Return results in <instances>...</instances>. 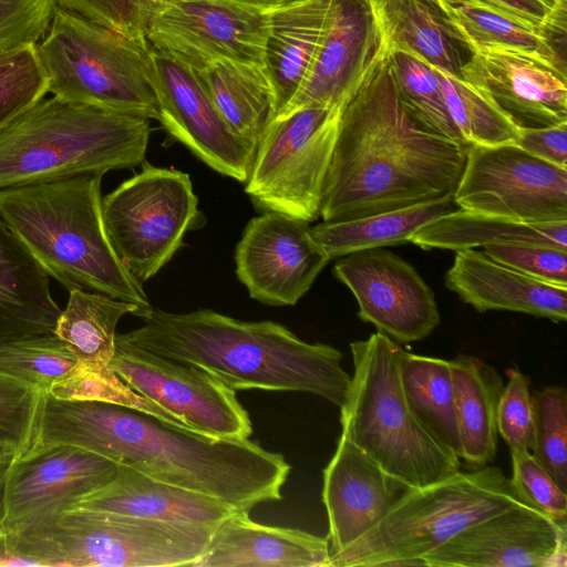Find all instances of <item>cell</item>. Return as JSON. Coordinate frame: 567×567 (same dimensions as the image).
<instances>
[{"instance_id": "obj_16", "label": "cell", "mask_w": 567, "mask_h": 567, "mask_svg": "<svg viewBox=\"0 0 567 567\" xmlns=\"http://www.w3.org/2000/svg\"><path fill=\"white\" fill-rule=\"evenodd\" d=\"M332 274L354 296L359 318L398 343L420 341L440 324L430 286L390 250L371 248L340 257Z\"/></svg>"}, {"instance_id": "obj_5", "label": "cell", "mask_w": 567, "mask_h": 567, "mask_svg": "<svg viewBox=\"0 0 567 567\" xmlns=\"http://www.w3.org/2000/svg\"><path fill=\"white\" fill-rule=\"evenodd\" d=\"M151 131L147 118L43 97L0 132V190L135 167Z\"/></svg>"}, {"instance_id": "obj_13", "label": "cell", "mask_w": 567, "mask_h": 567, "mask_svg": "<svg viewBox=\"0 0 567 567\" xmlns=\"http://www.w3.org/2000/svg\"><path fill=\"white\" fill-rule=\"evenodd\" d=\"M111 370L187 429L214 439L245 440L252 433L235 390L207 371L115 339Z\"/></svg>"}, {"instance_id": "obj_27", "label": "cell", "mask_w": 567, "mask_h": 567, "mask_svg": "<svg viewBox=\"0 0 567 567\" xmlns=\"http://www.w3.org/2000/svg\"><path fill=\"white\" fill-rule=\"evenodd\" d=\"M331 0H295L267 9L265 69L275 96V117L301 86L321 44Z\"/></svg>"}, {"instance_id": "obj_47", "label": "cell", "mask_w": 567, "mask_h": 567, "mask_svg": "<svg viewBox=\"0 0 567 567\" xmlns=\"http://www.w3.org/2000/svg\"><path fill=\"white\" fill-rule=\"evenodd\" d=\"M526 153L567 168V122L538 128H520L515 143Z\"/></svg>"}, {"instance_id": "obj_35", "label": "cell", "mask_w": 567, "mask_h": 567, "mask_svg": "<svg viewBox=\"0 0 567 567\" xmlns=\"http://www.w3.org/2000/svg\"><path fill=\"white\" fill-rule=\"evenodd\" d=\"M401 379L416 419L443 446L461 458L450 361L405 351Z\"/></svg>"}, {"instance_id": "obj_24", "label": "cell", "mask_w": 567, "mask_h": 567, "mask_svg": "<svg viewBox=\"0 0 567 567\" xmlns=\"http://www.w3.org/2000/svg\"><path fill=\"white\" fill-rule=\"evenodd\" d=\"M190 567H330L328 538L267 526L235 512L214 530Z\"/></svg>"}, {"instance_id": "obj_18", "label": "cell", "mask_w": 567, "mask_h": 567, "mask_svg": "<svg viewBox=\"0 0 567 567\" xmlns=\"http://www.w3.org/2000/svg\"><path fill=\"white\" fill-rule=\"evenodd\" d=\"M330 260L308 223L277 213L251 218L235 249L237 278L268 306L296 305Z\"/></svg>"}, {"instance_id": "obj_39", "label": "cell", "mask_w": 567, "mask_h": 567, "mask_svg": "<svg viewBox=\"0 0 567 567\" xmlns=\"http://www.w3.org/2000/svg\"><path fill=\"white\" fill-rule=\"evenodd\" d=\"M47 93L37 45L0 51V132Z\"/></svg>"}, {"instance_id": "obj_52", "label": "cell", "mask_w": 567, "mask_h": 567, "mask_svg": "<svg viewBox=\"0 0 567 567\" xmlns=\"http://www.w3.org/2000/svg\"><path fill=\"white\" fill-rule=\"evenodd\" d=\"M369 3L377 10L379 13L382 7L389 1V0H367Z\"/></svg>"}, {"instance_id": "obj_20", "label": "cell", "mask_w": 567, "mask_h": 567, "mask_svg": "<svg viewBox=\"0 0 567 567\" xmlns=\"http://www.w3.org/2000/svg\"><path fill=\"white\" fill-rule=\"evenodd\" d=\"M567 526L517 504L466 527L423 557L426 567H566Z\"/></svg>"}, {"instance_id": "obj_17", "label": "cell", "mask_w": 567, "mask_h": 567, "mask_svg": "<svg viewBox=\"0 0 567 567\" xmlns=\"http://www.w3.org/2000/svg\"><path fill=\"white\" fill-rule=\"evenodd\" d=\"M148 68L166 133L215 172L246 183L255 153L229 130L194 72L151 47Z\"/></svg>"}, {"instance_id": "obj_37", "label": "cell", "mask_w": 567, "mask_h": 567, "mask_svg": "<svg viewBox=\"0 0 567 567\" xmlns=\"http://www.w3.org/2000/svg\"><path fill=\"white\" fill-rule=\"evenodd\" d=\"M451 120L466 146L515 144L519 127L483 92L437 71Z\"/></svg>"}, {"instance_id": "obj_29", "label": "cell", "mask_w": 567, "mask_h": 567, "mask_svg": "<svg viewBox=\"0 0 567 567\" xmlns=\"http://www.w3.org/2000/svg\"><path fill=\"white\" fill-rule=\"evenodd\" d=\"M409 243L453 251L507 245H543L567 250V220L522 223L454 209L417 229Z\"/></svg>"}, {"instance_id": "obj_42", "label": "cell", "mask_w": 567, "mask_h": 567, "mask_svg": "<svg viewBox=\"0 0 567 567\" xmlns=\"http://www.w3.org/2000/svg\"><path fill=\"white\" fill-rule=\"evenodd\" d=\"M511 483L519 497L554 522L567 526V495L534 457L524 449L511 450Z\"/></svg>"}, {"instance_id": "obj_31", "label": "cell", "mask_w": 567, "mask_h": 567, "mask_svg": "<svg viewBox=\"0 0 567 567\" xmlns=\"http://www.w3.org/2000/svg\"><path fill=\"white\" fill-rule=\"evenodd\" d=\"M379 14L389 47L408 51L437 71L462 79L472 52L434 0H389Z\"/></svg>"}, {"instance_id": "obj_32", "label": "cell", "mask_w": 567, "mask_h": 567, "mask_svg": "<svg viewBox=\"0 0 567 567\" xmlns=\"http://www.w3.org/2000/svg\"><path fill=\"white\" fill-rule=\"evenodd\" d=\"M141 317L136 305L86 290L69 291L54 334L76 358L74 372L105 373L115 353L116 327L125 315Z\"/></svg>"}, {"instance_id": "obj_34", "label": "cell", "mask_w": 567, "mask_h": 567, "mask_svg": "<svg viewBox=\"0 0 567 567\" xmlns=\"http://www.w3.org/2000/svg\"><path fill=\"white\" fill-rule=\"evenodd\" d=\"M449 25L471 52L484 48L516 49L543 55L563 66L565 55L550 35L475 0H434Z\"/></svg>"}, {"instance_id": "obj_19", "label": "cell", "mask_w": 567, "mask_h": 567, "mask_svg": "<svg viewBox=\"0 0 567 567\" xmlns=\"http://www.w3.org/2000/svg\"><path fill=\"white\" fill-rule=\"evenodd\" d=\"M388 48L380 14L369 1L331 0L310 71L277 117L307 107H343Z\"/></svg>"}, {"instance_id": "obj_15", "label": "cell", "mask_w": 567, "mask_h": 567, "mask_svg": "<svg viewBox=\"0 0 567 567\" xmlns=\"http://www.w3.org/2000/svg\"><path fill=\"white\" fill-rule=\"evenodd\" d=\"M120 464L75 445L31 449L4 472V527L18 534L54 523L84 496L104 487Z\"/></svg>"}, {"instance_id": "obj_54", "label": "cell", "mask_w": 567, "mask_h": 567, "mask_svg": "<svg viewBox=\"0 0 567 567\" xmlns=\"http://www.w3.org/2000/svg\"><path fill=\"white\" fill-rule=\"evenodd\" d=\"M162 1H165V0H148V3H150V7L152 4H155V3H158V2H162Z\"/></svg>"}, {"instance_id": "obj_51", "label": "cell", "mask_w": 567, "mask_h": 567, "mask_svg": "<svg viewBox=\"0 0 567 567\" xmlns=\"http://www.w3.org/2000/svg\"><path fill=\"white\" fill-rule=\"evenodd\" d=\"M237 1L268 9V8L281 6V4L295 1V0H237Z\"/></svg>"}, {"instance_id": "obj_40", "label": "cell", "mask_w": 567, "mask_h": 567, "mask_svg": "<svg viewBox=\"0 0 567 567\" xmlns=\"http://www.w3.org/2000/svg\"><path fill=\"white\" fill-rule=\"evenodd\" d=\"M534 457L556 483L567 488V393L563 386L544 388L534 396Z\"/></svg>"}, {"instance_id": "obj_12", "label": "cell", "mask_w": 567, "mask_h": 567, "mask_svg": "<svg viewBox=\"0 0 567 567\" xmlns=\"http://www.w3.org/2000/svg\"><path fill=\"white\" fill-rule=\"evenodd\" d=\"M267 9L237 0H165L150 7L148 45L190 70L217 60L265 66Z\"/></svg>"}, {"instance_id": "obj_1", "label": "cell", "mask_w": 567, "mask_h": 567, "mask_svg": "<svg viewBox=\"0 0 567 567\" xmlns=\"http://www.w3.org/2000/svg\"><path fill=\"white\" fill-rule=\"evenodd\" d=\"M75 445L238 512L281 499L290 465L245 440L214 439L137 409L42 394L31 449Z\"/></svg>"}, {"instance_id": "obj_53", "label": "cell", "mask_w": 567, "mask_h": 567, "mask_svg": "<svg viewBox=\"0 0 567 567\" xmlns=\"http://www.w3.org/2000/svg\"><path fill=\"white\" fill-rule=\"evenodd\" d=\"M543 2L545 6H547L549 9H553L556 3H554L551 0H537ZM557 2V1H556Z\"/></svg>"}, {"instance_id": "obj_33", "label": "cell", "mask_w": 567, "mask_h": 567, "mask_svg": "<svg viewBox=\"0 0 567 567\" xmlns=\"http://www.w3.org/2000/svg\"><path fill=\"white\" fill-rule=\"evenodd\" d=\"M453 194L409 207L360 218L323 221L310 227L312 237L329 258L371 248L409 243L414 233L431 220L454 210Z\"/></svg>"}, {"instance_id": "obj_43", "label": "cell", "mask_w": 567, "mask_h": 567, "mask_svg": "<svg viewBox=\"0 0 567 567\" xmlns=\"http://www.w3.org/2000/svg\"><path fill=\"white\" fill-rule=\"evenodd\" d=\"M507 378L497 406L498 435L509 450L532 452L535 446V404L529 381L517 368H509Z\"/></svg>"}, {"instance_id": "obj_41", "label": "cell", "mask_w": 567, "mask_h": 567, "mask_svg": "<svg viewBox=\"0 0 567 567\" xmlns=\"http://www.w3.org/2000/svg\"><path fill=\"white\" fill-rule=\"evenodd\" d=\"M41 400L40 391L0 371V443L18 456L32 445Z\"/></svg>"}, {"instance_id": "obj_49", "label": "cell", "mask_w": 567, "mask_h": 567, "mask_svg": "<svg viewBox=\"0 0 567 567\" xmlns=\"http://www.w3.org/2000/svg\"><path fill=\"white\" fill-rule=\"evenodd\" d=\"M0 566L40 567V564L31 558L17 554L9 542L8 534H0Z\"/></svg>"}, {"instance_id": "obj_25", "label": "cell", "mask_w": 567, "mask_h": 567, "mask_svg": "<svg viewBox=\"0 0 567 567\" xmlns=\"http://www.w3.org/2000/svg\"><path fill=\"white\" fill-rule=\"evenodd\" d=\"M72 508L207 525H219L237 512L218 498L158 481L123 464L111 483Z\"/></svg>"}, {"instance_id": "obj_50", "label": "cell", "mask_w": 567, "mask_h": 567, "mask_svg": "<svg viewBox=\"0 0 567 567\" xmlns=\"http://www.w3.org/2000/svg\"><path fill=\"white\" fill-rule=\"evenodd\" d=\"M7 470V468H6ZM0 470V534H7L4 527V472Z\"/></svg>"}, {"instance_id": "obj_2", "label": "cell", "mask_w": 567, "mask_h": 567, "mask_svg": "<svg viewBox=\"0 0 567 567\" xmlns=\"http://www.w3.org/2000/svg\"><path fill=\"white\" fill-rule=\"evenodd\" d=\"M466 150L424 130L405 112L386 52L342 110L320 217L354 219L451 195Z\"/></svg>"}, {"instance_id": "obj_46", "label": "cell", "mask_w": 567, "mask_h": 567, "mask_svg": "<svg viewBox=\"0 0 567 567\" xmlns=\"http://www.w3.org/2000/svg\"><path fill=\"white\" fill-rule=\"evenodd\" d=\"M55 2L56 6L72 10L128 39H145L148 0H55Z\"/></svg>"}, {"instance_id": "obj_21", "label": "cell", "mask_w": 567, "mask_h": 567, "mask_svg": "<svg viewBox=\"0 0 567 567\" xmlns=\"http://www.w3.org/2000/svg\"><path fill=\"white\" fill-rule=\"evenodd\" d=\"M462 79L520 128L567 122L566 66L543 55L516 49H478L464 65Z\"/></svg>"}, {"instance_id": "obj_10", "label": "cell", "mask_w": 567, "mask_h": 567, "mask_svg": "<svg viewBox=\"0 0 567 567\" xmlns=\"http://www.w3.org/2000/svg\"><path fill=\"white\" fill-rule=\"evenodd\" d=\"M102 213L116 255L141 284L173 258L203 218L189 175L145 161L102 198Z\"/></svg>"}, {"instance_id": "obj_22", "label": "cell", "mask_w": 567, "mask_h": 567, "mask_svg": "<svg viewBox=\"0 0 567 567\" xmlns=\"http://www.w3.org/2000/svg\"><path fill=\"white\" fill-rule=\"evenodd\" d=\"M409 489L343 436L323 470L330 556L372 528Z\"/></svg>"}, {"instance_id": "obj_44", "label": "cell", "mask_w": 567, "mask_h": 567, "mask_svg": "<svg viewBox=\"0 0 567 567\" xmlns=\"http://www.w3.org/2000/svg\"><path fill=\"white\" fill-rule=\"evenodd\" d=\"M55 9V0H0V51L37 45Z\"/></svg>"}, {"instance_id": "obj_9", "label": "cell", "mask_w": 567, "mask_h": 567, "mask_svg": "<svg viewBox=\"0 0 567 567\" xmlns=\"http://www.w3.org/2000/svg\"><path fill=\"white\" fill-rule=\"evenodd\" d=\"M150 45L56 6L37 44L48 93L62 100L157 120Z\"/></svg>"}, {"instance_id": "obj_55", "label": "cell", "mask_w": 567, "mask_h": 567, "mask_svg": "<svg viewBox=\"0 0 567 567\" xmlns=\"http://www.w3.org/2000/svg\"><path fill=\"white\" fill-rule=\"evenodd\" d=\"M554 3H556L557 0H551Z\"/></svg>"}, {"instance_id": "obj_4", "label": "cell", "mask_w": 567, "mask_h": 567, "mask_svg": "<svg viewBox=\"0 0 567 567\" xmlns=\"http://www.w3.org/2000/svg\"><path fill=\"white\" fill-rule=\"evenodd\" d=\"M102 174L0 190V216L48 276L68 291L99 292L153 310L143 285L122 264L107 236Z\"/></svg>"}, {"instance_id": "obj_6", "label": "cell", "mask_w": 567, "mask_h": 567, "mask_svg": "<svg viewBox=\"0 0 567 567\" xmlns=\"http://www.w3.org/2000/svg\"><path fill=\"white\" fill-rule=\"evenodd\" d=\"M353 374L340 408L341 436L408 488L460 470L461 458L416 419L404 394L405 350L378 331L350 343Z\"/></svg>"}, {"instance_id": "obj_3", "label": "cell", "mask_w": 567, "mask_h": 567, "mask_svg": "<svg viewBox=\"0 0 567 567\" xmlns=\"http://www.w3.org/2000/svg\"><path fill=\"white\" fill-rule=\"evenodd\" d=\"M120 336L150 352L196 365L233 390L307 392L340 406L351 375L342 352L309 343L274 321H240L212 309L174 313L153 308Z\"/></svg>"}, {"instance_id": "obj_36", "label": "cell", "mask_w": 567, "mask_h": 567, "mask_svg": "<svg viewBox=\"0 0 567 567\" xmlns=\"http://www.w3.org/2000/svg\"><path fill=\"white\" fill-rule=\"evenodd\" d=\"M388 62L405 112L424 130L464 144L449 114L437 70L412 53L391 47Z\"/></svg>"}, {"instance_id": "obj_7", "label": "cell", "mask_w": 567, "mask_h": 567, "mask_svg": "<svg viewBox=\"0 0 567 567\" xmlns=\"http://www.w3.org/2000/svg\"><path fill=\"white\" fill-rule=\"evenodd\" d=\"M525 503L496 466L461 470L406 489L365 534L330 556V567L424 566L423 557L493 514Z\"/></svg>"}, {"instance_id": "obj_26", "label": "cell", "mask_w": 567, "mask_h": 567, "mask_svg": "<svg viewBox=\"0 0 567 567\" xmlns=\"http://www.w3.org/2000/svg\"><path fill=\"white\" fill-rule=\"evenodd\" d=\"M60 313L48 274L0 216V344L53 334Z\"/></svg>"}, {"instance_id": "obj_14", "label": "cell", "mask_w": 567, "mask_h": 567, "mask_svg": "<svg viewBox=\"0 0 567 567\" xmlns=\"http://www.w3.org/2000/svg\"><path fill=\"white\" fill-rule=\"evenodd\" d=\"M465 210L522 223L567 220V168L515 144L467 146L453 193Z\"/></svg>"}, {"instance_id": "obj_8", "label": "cell", "mask_w": 567, "mask_h": 567, "mask_svg": "<svg viewBox=\"0 0 567 567\" xmlns=\"http://www.w3.org/2000/svg\"><path fill=\"white\" fill-rule=\"evenodd\" d=\"M217 526L72 508L8 537L17 554L42 567H174L192 566Z\"/></svg>"}, {"instance_id": "obj_23", "label": "cell", "mask_w": 567, "mask_h": 567, "mask_svg": "<svg viewBox=\"0 0 567 567\" xmlns=\"http://www.w3.org/2000/svg\"><path fill=\"white\" fill-rule=\"evenodd\" d=\"M455 252L445 286L476 311L507 310L566 321L567 287L528 277L494 261L482 250Z\"/></svg>"}, {"instance_id": "obj_28", "label": "cell", "mask_w": 567, "mask_h": 567, "mask_svg": "<svg viewBox=\"0 0 567 567\" xmlns=\"http://www.w3.org/2000/svg\"><path fill=\"white\" fill-rule=\"evenodd\" d=\"M192 71L229 130L255 153L275 118V96L265 66L217 60Z\"/></svg>"}, {"instance_id": "obj_48", "label": "cell", "mask_w": 567, "mask_h": 567, "mask_svg": "<svg viewBox=\"0 0 567 567\" xmlns=\"http://www.w3.org/2000/svg\"><path fill=\"white\" fill-rule=\"evenodd\" d=\"M523 24L547 32V20L550 10L537 0H475ZM548 33V32H547ZM549 34V33H548Z\"/></svg>"}, {"instance_id": "obj_11", "label": "cell", "mask_w": 567, "mask_h": 567, "mask_svg": "<svg viewBox=\"0 0 567 567\" xmlns=\"http://www.w3.org/2000/svg\"><path fill=\"white\" fill-rule=\"evenodd\" d=\"M343 107L301 109L267 125L245 187L257 210L308 224L320 217Z\"/></svg>"}, {"instance_id": "obj_45", "label": "cell", "mask_w": 567, "mask_h": 567, "mask_svg": "<svg viewBox=\"0 0 567 567\" xmlns=\"http://www.w3.org/2000/svg\"><path fill=\"white\" fill-rule=\"evenodd\" d=\"M482 251L528 277L567 287V250L543 245H502L488 246Z\"/></svg>"}, {"instance_id": "obj_30", "label": "cell", "mask_w": 567, "mask_h": 567, "mask_svg": "<svg viewBox=\"0 0 567 567\" xmlns=\"http://www.w3.org/2000/svg\"><path fill=\"white\" fill-rule=\"evenodd\" d=\"M456 419L466 463L485 466L497 453V406L504 384L494 367L471 354L450 361Z\"/></svg>"}, {"instance_id": "obj_38", "label": "cell", "mask_w": 567, "mask_h": 567, "mask_svg": "<svg viewBox=\"0 0 567 567\" xmlns=\"http://www.w3.org/2000/svg\"><path fill=\"white\" fill-rule=\"evenodd\" d=\"M75 368V355L54 333L0 344V371L42 394L68 380Z\"/></svg>"}]
</instances>
